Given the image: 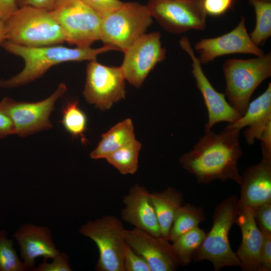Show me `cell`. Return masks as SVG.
Wrapping results in <instances>:
<instances>
[{
    "mask_svg": "<svg viewBox=\"0 0 271 271\" xmlns=\"http://www.w3.org/2000/svg\"><path fill=\"white\" fill-rule=\"evenodd\" d=\"M240 130L225 127L219 133L211 130L205 131L193 149L180 157V163L199 184L231 180L240 185L241 176L237 167L242 155Z\"/></svg>",
    "mask_w": 271,
    "mask_h": 271,
    "instance_id": "obj_1",
    "label": "cell"
},
{
    "mask_svg": "<svg viewBox=\"0 0 271 271\" xmlns=\"http://www.w3.org/2000/svg\"><path fill=\"white\" fill-rule=\"evenodd\" d=\"M1 46L9 53L22 58L25 62L24 68L18 74L8 79L0 80L2 88H14L28 84L41 77L52 66L61 63L94 60L100 54L119 51L109 45L96 49L90 47L71 48L58 45L29 47L7 40Z\"/></svg>",
    "mask_w": 271,
    "mask_h": 271,
    "instance_id": "obj_2",
    "label": "cell"
},
{
    "mask_svg": "<svg viewBox=\"0 0 271 271\" xmlns=\"http://www.w3.org/2000/svg\"><path fill=\"white\" fill-rule=\"evenodd\" d=\"M4 23L6 40L22 46L37 47L65 42L60 26L45 9L20 7Z\"/></svg>",
    "mask_w": 271,
    "mask_h": 271,
    "instance_id": "obj_3",
    "label": "cell"
},
{
    "mask_svg": "<svg viewBox=\"0 0 271 271\" xmlns=\"http://www.w3.org/2000/svg\"><path fill=\"white\" fill-rule=\"evenodd\" d=\"M238 209V198L235 195L228 197L216 207L212 228L194 252L192 260H208L212 263L215 271L225 266H240L228 238L229 230L236 223Z\"/></svg>",
    "mask_w": 271,
    "mask_h": 271,
    "instance_id": "obj_4",
    "label": "cell"
},
{
    "mask_svg": "<svg viewBox=\"0 0 271 271\" xmlns=\"http://www.w3.org/2000/svg\"><path fill=\"white\" fill-rule=\"evenodd\" d=\"M223 71L225 94L229 104L242 115L255 89L271 76L270 53L249 59H229L224 64Z\"/></svg>",
    "mask_w": 271,
    "mask_h": 271,
    "instance_id": "obj_5",
    "label": "cell"
},
{
    "mask_svg": "<svg viewBox=\"0 0 271 271\" xmlns=\"http://www.w3.org/2000/svg\"><path fill=\"white\" fill-rule=\"evenodd\" d=\"M153 18L147 6L137 2L123 3L103 18L100 40L124 52L145 34Z\"/></svg>",
    "mask_w": 271,
    "mask_h": 271,
    "instance_id": "obj_6",
    "label": "cell"
},
{
    "mask_svg": "<svg viewBox=\"0 0 271 271\" xmlns=\"http://www.w3.org/2000/svg\"><path fill=\"white\" fill-rule=\"evenodd\" d=\"M50 12L68 44L90 47L100 40L103 18L81 0H56Z\"/></svg>",
    "mask_w": 271,
    "mask_h": 271,
    "instance_id": "obj_7",
    "label": "cell"
},
{
    "mask_svg": "<svg viewBox=\"0 0 271 271\" xmlns=\"http://www.w3.org/2000/svg\"><path fill=\"white\" fill-rule=\"evenodd\" d=\"M122 223L113 215H106L82 225L79 232L96 244L98 271H123V254L126 241Z\"/></svg>",
    "mask_w": 271,
    "mask_h": 271,
    "instance_id": "obj_8",
    "label": "cell"
},
{
    "mask_svg": "<svg viewBox=\"0 0 271 271\" xmlns=\"http://www.w3.org/2000/svg\"><path fill=\"white\" fill-rule=\"evenodd\" d=\"M67 90L60 83L48 98L35 102L17 101L4 97L0 102V111L7 115L14 125L15 134L25 137L52 127L49 117L57 100Z\"/></svg>",
    "mask_w": 271,
    "mask_h": 271,
    "instance_id": "obj_9",
    "label": "cell"
},
{
    "mask_svg": "<svg viewBox=\"0 0 271 271\" xmlns=\"http://www.w3.org/2000/svg\"><path fill=\"white\" fill-rule=\"evenodd\" d=\"M147 7L152 18L170 33L179 34L206 28L203 0H149Z\"/></svg>",
    "mask_w": 271,
    "mask_h": 271,
    "instance_id": "obj_10",
    "label": "cell"
},
{
    "mask_svg": "<svg viewBox=\"0 0 271 271\" xmlns=\"http://www.w3.org/2000/svg\"><path fill=\"white\" fill-rule=\"evenodd\" d=\"M125 80L120 67L105 66L96 60L89 61L84 97L95 107L101 110L108 109L114 103L125 98Z\"/></svg>",
    "mask_w": 271,
    "mask_h": 271,
    "instance_id": "obj_11",
    "label": "cell"
},
{
    "mask_svg": "<svg viewBox=\"0 0 271 271\" xmlns=\"http://www.w3.org/2000/svg\"><path fill=\"white\" fill-rule=\"evenodd\" d=\"M159 32L144 34L124 52L120 66L126 80L140 88L149 73L166 58Z\"/></svg>",
    "mask_w": 271,
    "mask_h": 271,
    "instance_id": "obj_12",
    "label": "cell"
},
{
    "mask_svg": "<svg viewBox=\"0 0 271 271\" xmlns=\"http://www.w3.org/2000/svg\"><path fill=\"white\" fill-rule=\"evenodd\" d=\"M179 43L181 48L191 59L192 72L207 110L208 121L204 126L205 131L211 130L215 124L220 122H227L229 124L236 122L242 115L226 101L225 94L218 92L211 85L203 71L201 63L196 56L188 38L183 36Z\"/></svg>",
    "mask_w": 271,
    "mask_h": 271,
    "instance_id": "obj_13",
    "label": "cell"
},
{
    "mask_svg": "<svg viewBox=\"0 0 271 271\" xmlns=\"http://www.w3.org/2000/svg\"><path fill=\"white\" fill-rule=\"evenodd\" d=\"M194 48L199 53L198 59L201 64L212 61L219 56L233 54H249L255 56L264 54L251 41L244 17L230 32L216 38L202 39L196 43Z\"/></svg>",
    "mask_w": 271,
    "mask_h": 271,
    "instance_id": "obj_14",
    "label": "cell"
},
{
    "mask_svg": "<svg viewBox=\"0 0 271 271\" xmlns=\"http://www.w3.org/2000/svg\"><path fill=\"white\" fill-rule=\"evenodd\" d=\"M126 243L148 263L151 271H174L179 262L169 240L134 228L125 229Z\"/></svg>",
    "mask_w": 271,
    "mask_h": 271,
    "instance_id": "obj_15",
    "label": "cell"
},
{
    "mask_svg": "<svg viewBox=\"0 0 271 271\" xmlns=\"http://www.w3.org/2000/svg\"><path fill=\"white\" fill-rule=\"evenodd\" d=\"M236 223L242 234L241 242L236 252L240 267L245 271H261L262 235L255 222L253 209L239 202Z\"/></svg>",
    "mask_w": 271,
    "mask_h": 271,
    "instance_id": "obj_16",
    "label": "cell"
},
{
    "mask_svg": "<svg viewBox=\"0 0 271 271\" xmlns=\"http://www.w3.org/2000/svg\"><path fill=\"white\" fill-rule=\"evenodd\" d=\"M247 168L241 176L240 203L253 209L271 202V155Z\"/></svg>",
    "mask_w": 271,
    "mask_h": 271,
    "instance_id": "obj_17",
    "label": "cell"
},
{
    "mask_svg": "<svg viewBox=\"0 0 271 271\" xmlns=\"http://www.w3.org/2000/svg\"><path fill=\"white\" fill-rule=\"evenodd\" d=\"M123 202L125 206L121 213L122 220L136 228L161 236L150 193L145 187L134 185L123 197Z\"/></svg>",
    "mask_w": 271,
    "mask_h": 271,
    "instance_id": "obj_18",
    "label": "cell"
},
{
    "mask_svg": "<svg viewBox=\"0 0 271 271\" xmlns=\"http://www.w3.org/2000/svg\"><path fill=\"white\" fill-rule=\"evenodd\" d=\"M20 246L25 269L33 268L36 258H52L60 253L53 242L49 229L44 226L26 224L14 234Z\"/></svg>",
    "mask_w": 271,
    "mask_h": 271,
    "instance_id": "obj_19",
    "label": "cell"
},
{
    "mask_svg": "<svg viewBox=\"0 0 271 271\" xmlns=\"http://www.w3.org/2000/svg\"><path fill=\"white\" fill-rule=\"evenodd\" d=\"M244 137L248 144L252 145L255 139H260L267 128L271 127V83L266 90L251 102L245 112L233 123L228 124L227 128L241 130L244 127Z\"/></svg>",
    "mask_w": 271,
    "mask_h": 271,
    "instance_id": "obj_20",
    "label": "cell"
},
{
    "mask_svg": "<svg viewBox=\"0 0 271 271\" xmlns=\"http://www.w3.org/2000/svg\"><path fill=\"white\" fill-rule=\"evenodd\" d=\"M150 198L156 212L161 236L168 240L176 213L183 204V194L175 188L170 187L162 192L150 193Z\"/></svg>",
    "mask_w": 271,
    "mask_h": 271,
    "instance_id": "obj_21",
    "label": "cell"
},
{
    "mask_svg": "<svg viewBox=\"0 0 271 271\" xmlns=\"http://www.w3.org/2000/svg\"><path fill=\"white\" fill-rule=\"evenodd\" d=\"M135 138L132 120L127 118L117 123L102 135L96 148L90 154L94 160L106 159L109 155Z\"/></svg>",
    "mask_w": 271,
    "mask_h": 271,
    "instance_id": "obj_22",
    "label": "cell"
},
{
    "mask_svg": "<svg viewBox=\"0 0 271 271\" xmlns=\"http://www.w3.org/2000/svg\"><path fill=\"white\" fill-rule=\"evenodd\" d=\"M205 219V215L202 207L183 204L175 215L169 241L173 242L180 235L197 227Z\"/></svg>",
    "mask_w": 271,
    "mask_h": 271,
    "instance_id": "obj_23",
    "label": "cell"
},
{
    "mask_svg": "<svg viewBox=\"0 0 271 271\" xmlns=\"http://www.w3.org/2000/svg\"><path fill=\"white\" fill-rule=\"evenodd\" d=\"M142 145L133 139L106 158L107 162L122 174H133L138 168V157Z\"/></svg>",
    "mask_w": 271,
    "mask_h": 271,
    "instance_id": "obj_24",
    "label": "cell"
},
{
    "mask_svg": "<svg viewBox=\"0 0 271 271\" xmlns=\"http://www.w3.org/2000/svg\"><path fill=\"white\" fill-rule=\"evenodd\" d=\"M205 235V231L197 226L173 241L172 247L180 265L190 264L194 252L199 247Z\"/></svg>",
    "mask_w": 271,
    "mask_h": 271,
    "instance_id": "obj_25",
    "label": "cell"
},
{
    "mask_svg": "<svg viewBox=\"0 0 271 271\" xmlns=\"http://www.w3.org/2000/svg\"><path fill=\"white\" fill-rule=\"evenodd\" d=\"M61 122L73 138L80 137L82 144H86L84 132L87 129V118L77 100L67 101L62 109Z\"/></svg>",
    "mask_w": 271,
    "mask_h": 271,
    "instance_id": "obj_26",
    "label": "cell"
},
{
    "mask_svg": "<svg viewBox=\"0 0 271 271\" xmlns=\"http://www.w3.org/2000/svg\"><path fill=\"white\" fill-rule=\"evenodd\" d=\"M248 1L254 8L256 17L255 28L249 36L253 43L258 47L271 36V2Z\"/></svg>",
    "mask_w": 271,
    "mask_h": 271,
    "instance_id": "obj_27",
    "label": "cell"
},
{
    "mask_svg": "<svg viewBox=\"0 0 271 271\" xmlns=\"http://www.w3.org/2000/svg\"><path fill=\"white\" fill-rule=\"evenodd\" d=\"M25 268L5 230L0 231V271H23Z\"/></svg>",
    "mask_w": 271,
    "mask_h": 271,
    "instance_id": "obj_28",
    "label": "cell"
},
{
    "mask_svg": "<svg viewBox=\"0 0 271 271\" xmlns=\"http://www.w3.org/2000/svg\"><path fill=\"white\" fill-rule=\"evenodd\" d=\"M123 264V271H151L146 260L127 243L124 251Z\"/></svg>",
    "mask_w": 271,
    "mask_h": 271,
    "instance_id": "obj_29",
    "label": "cell"
},
{
    "mask_svg": "<svg viewBox=\"0 0 271 271\" xmlns=\"http://www.w3.org/2000/svg\"><path fill=\"white\" fill-rule=\"evenodd\" d=\"M102 18L119 8L123 2L119 0H81Z\"/></svg>",
    "mask_w": 271,
    "mask_h": 271,
    "instance_id": "obj_30",
    "label": "cell"
},
{
    "mask_svg": "<svg viewBox=\"0 0 271 271\" xmlns=\"http://www.w3.org/2000/svg\"><path fill=\"white\" fill-rule=\"evenodd\" d=\"M253 210L254 219L259 229L271 232V202L263 204Z\"/></svg>",
    "mask_w": 271,
    "mask_h": 271,
    "instance_id": "obj_31",
    "label": "cell"
},
{
    "mask_svg": "<svg viewBox=\"0 0 271 271\" xmlns=\"http://www.w3.org/2000/svg\"><path fill=\"white\" fill-rule=\"evenodd\" d=\"M235 0H203L206 15L213 17L222 16L232 8Z\"/></svg>",
    "mask_w": 271,
    "mask_h": 271,
    "instance_id": "obj_32",
    "label": "cell"
},
{
    "mask_svg": "<svg viewBox=\"0 0 271 271\" xmlns=\"http://www.w3.org/2000/svg\"><path fill=\"white\" fill-rule=\"evenodd\" d=\"M53 261L48 263L45 260L33 270L37 271H71L68 263V255L65 253H59L52 258Z\"/></svg>",
    "mask_w": 271,
    "mask_h": 271,
    "instance_id": "obj_33",
    "label": "cell"
},
{
    "mask_svg": "<svg viewBox=\"0 0 271 271\" xmlns=\"http://www.w3.org/2000/svg\"><path fill=\"white\" fill-rule=\"evenodd\" d=\"M262 241L261 249V271L271 270V232L261 231Z\"/></svg>",
    "mask_w": 271,
    "mask_h": 271,
    "instance_id": "obj_34",
    "label": "cell"
},
{
    "mask_svg": "<svg viewBox=\"0 0 271 271\" xmlns=\"http://www.w3.org/2000/svg\"><path fill=\"white\" fill-rule=\"evenodd\" d=\"M18 8L16 0H0V20L5 21Z\"/></svg>",
    "mask_w": 271,
    "mask_h": 271,
    "instance_id": "obj_35",
    "label": "cell"
},
{
    "mask_svg": "<svg viewBox=\"0 0 271 271\" xmlns=\"http://www.w3.org/2000/svg\"><path fill=\"white\" fill-rule=\"evenodd\" d=\"M19 8L31 6L51 11L56 0H16Z\"/></svg>",
    "mask_w": 271,
    "mask_h": 271,
    "instance_id": "obj_36",
    "label": "cell"
},
{
    "mask_svg": "<svg viewBox=\"0 0 271 271\" xmlns=\"http://www.w3.org/2000/svg\"><path fill=\"white\" fill-rule=\"evenodd\" d=\"M15 134L14 125L10 118L0 111V139Z\"/></svg>",
    "mask_w": 271,
    "mask_h": 271,
    "instance_id": "obj_37",
    "label": "cell"
},
{
    "mask_svg": "<svg viewBox=\"0 0 271 271\" xmlns=\"http://www.w3.org/2000/svg\"><path fill=\"white\" fill-rule=\"evenodd\" d=\"M6 40L4 22L0 20V46Z\"/></svg>",
    "mask_w": 271,
    "mask_h": 271,
    "instance_id": "obj_38",
    "label": "cell"
},
{
    "mask_svg": "<svg viewBox=\"0 0 271 271\" xmlns=\"http://www.w3.org/2000/svg\"><path fill=\"white\" fill-rule=\"evenodd\" d=\"M265 2H271V0H261Z\"/></svg>",
    "mask_w": 271,
    "mask_h": 271,
    "instance_id": "obj_39",
    "label": "cell"
}]
</instances>
